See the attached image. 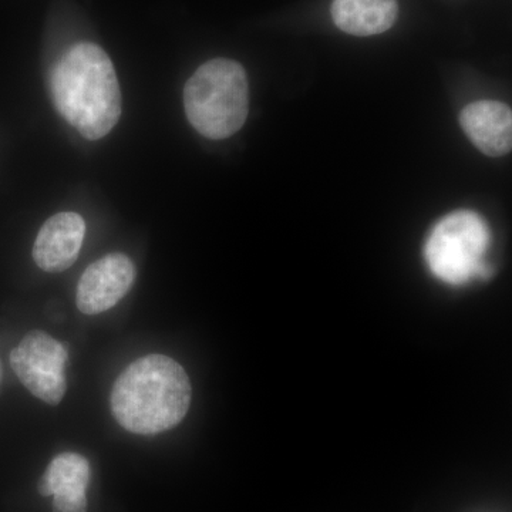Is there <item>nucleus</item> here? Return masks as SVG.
<instances>
[{
	"instance_id": "1",
	"label": "nucleus",
	"mask_w": 512,
	"mask_h": 512,
	"mask_svg": "<svg viewBox=\"0 0 512 512\" xmlns=\"http://www.w3.org/2000/svg\"><path fill=\"white\" fill-rule=\"evenodd\" d=\"M57 111L84 138L97 141L119 123L121 90L109 55L90 42L70 47L50 74Z\"/></svg>"
},
{
	"instance_id": "2",
	"label": "nucleus",
	"mask_w": 512,
	"mask_h": 512,
	"mask_svg": "<svg viewBox=\"0 0 512 512\" xmlns=\"http://www.w3.org/2000/svg\"><path fill=\"white\" fill-rule=\"evenodd\" d=\"M191 382L180 363L164 355H147L126 367L111 390L114 419L140 436L174 429L187 416Z\"/></svg>"
},
{
	"instance_id": "3",
	"label": "nucleus",
	"mask_w": 512,
	"mask_h": 512,
	"mask_svg": "<svg viewBox=\"0 0 512 512\" xmlns=\"http://www.w3.org/2000/svg\"><path fill=\"white\" fill-rule=\"evenodd\" d=\"M184 107L188 121L201 136L210 140L234 136L249 111L244 67L229 59L202 64L185 84Z\"/></svg>"
},
{
	"instance_id": "4",
	"label": "nucleus",
	"mask_w": 512,
	"mask_h": 512,
	"mask_svg": "<svg viewBox=\"0 0 512 512\" xmlns=\"http://www.w3.org/2000/svg\"><path fill=\"white\" fill-rule=\"evenodd\" d=\"M490 232L480 215L456 211L444 217L431 231L426 244L430 271L450 285H463L476 276H487L484 262Z\"/></svg>"
},
{
	"instance_id": "5",
	"label": "nucleus",
	"mask_w": 512,
	"mask_h": 512,
	"mask_svg": "<svg viewBox=\"0 0 512 512\" xmlns=\"http://www.w3.org/2000/svg\"><path fill=\"white\" fill-rule=\"evenodd\" d=\"M66 345L43 330H32L10 353V365L23 386L50 406L62 402L67 390Z\"/></svg>"
},
{
	"instance_id": "6",
	"label": "nucleus",
	"mask_w": 512,
	"mask_h": 512,
	"mask_svg": "<svg viewBox=\"0 0 512 512\" xmlns=\"http://www.w3.org/2000/svg\"><path fill=\"white\" fill-rule=\"evenodd\" d=\"M137 269L124 254H109L93 262L77 285L76 303L84 315H99L117 305L133 288Z\"/></svg>"
},
{
	"instance_id": "7",
	"label": "nucleus",
	"mask_w": 512,
	"mask_h": 512,
	"mask_svg": "<svg viewBox=\"0 0 512 512\" xmlns=\"http://www.w3.org/2000/svg\"><path fill=\"white\" fill-rule=\"evenodd\" d=\"M86 235V222L76 212H59L40 228L33 259L42 271L60 274L79 258Z\"/></svg>"
},
{
	"instance_id": "8",
	"label": "nucleus",
	"mask_w": 512,
	"mask_h": 512,
	"mask_svg": "<svg viewBox=\"0 0 512 512\" xmlns=\"http://www.w3.org/2000/svg\"><path fill=\"white\" fill-rule=\"evenodd\" d=\"M460 123L468 138L485 156H507L512 147L511 109L500 101H477L461 111Z\"/></svg>"
},
{
	"instance_id": "9",
	"label": "nucleus",
	"mask_w": 512,
	"mask_h": 512,
	"mask_svg": "<svg viewBox=\"0 0 512 512\" xmlns=\"http://www.w3.org/2000/svg\"><path fill=\"white\" fill-rule=\"evenodd\" d=\"M397 10L396 0H333L332 18L349 35L373 36L392 28Z\"/></svg>"
},
{
	"instance_id": "10",
	"label": "nucleus",
	"mask_w": 512,
	"mask_h": 512,
	"mask_svg": "<svg viewBox=\"0 0 512 512\" xmlns=\"http://www.w3.org/2000/svg\"><path fill=\"white\" fill-rule=\"evenodd\" d=\"M89 483V461L80 454L63 453L53 458L37 490L43 497H82Z\"/></svg>"
},
{
	"instance_id": "11",
	"label": "nucleus",
	"mask_w": 512,
	"mask_h": 512,
	"mask_svg": "<svg viewBox=\"0 0 512 512\" xmlns=\"http://www.w3.org/2000/svg\"><path fill=\"white\" fill-rule=\"evenodd\" d=\"M0 382H2V365H0Z\"/></svg>"
}]
</instances>
